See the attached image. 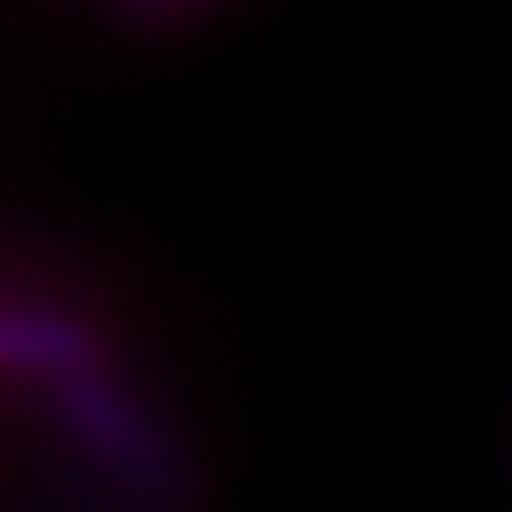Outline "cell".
<instances>
[{
	"instance_id": "6da1fadb",
	"label": "cell",
	"mask_w": 512,
	"mask_h": 512,
	"mask_svg": "<svg viewBox=\"0 0 512 512\" xmlns=\"http://www.w3.org/2000/svg\"><path fill=\"white\" fill-rule=\"evenodd\" d=\"M90 363V334L65 319L0 309V368H75Z\"/></svg>"
}]
</instances>
